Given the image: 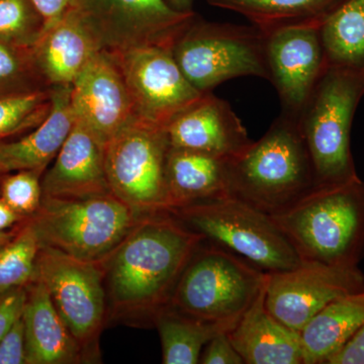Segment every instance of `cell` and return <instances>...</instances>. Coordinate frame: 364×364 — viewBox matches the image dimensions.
Instances as JSON below:
<instances>
[{
  "label": "cell",
  "mask_w": 364,
  "mask_h": 364,
  "mask_svg": "<svg viewBox=\"0 0 364 364\" xmlns=\"http://www.w3.org/2000/svg\"><path fill=\"white\" fill-rule=\"evenodd\" d=\"M70 102L76 121L105 146L135 117L121 69L111 52L93 57L71 85Z\"/></svg>",
  "instance_id": "15"
},
{
  "label": "cell",
  "mask_w": 364,
  "mask_h": 364,
  "mask_svg": "<svg viewBox=\"0 0 364 364\" xmlns=\"http://www.w3.org/2000/svg\"><path fill=\"white\" fill-rule=\"evenodd\" d=\"M166 1L172 9L177 11H182V13L193 11V6L195 0H166Z\"/></svg>",
  "instance_id": "38"
},
{
  "label": "cell",
  "mask_w": 364,
  "mask_h": 364,
  "mask_svg": "<svg viewBox=\"0 0 364 364\" xmlns=\"http://www.w3.org/2000/svg\"><path fill=\"white\" fill-rule=\"evenodd\" d=\"M43 198H85L111 193L105 146L76 121L54 164L42 176Z\"/></svg>",
  "instance_id": "17"
},
{
  "label": "cell",
  "mask_w": 364,
  "mask_h": 364,
  "mask_svg": "<svg viewBox=\"0 0 364 364\" xmlns=\"http://www.w3.org/2000/svg\"><path fill=\"white\" fill-rule=\"evenodd\" d=\"M229 160L170 147L166 161L168 213L229 195Z\"/></svg>",
  "instance_id": "22"
},
{
  "label": "cell",
  "mask_w": 364,
  "mask_h": 364,
  "mask_svg": "<svg viewBox=\"0 0 364 364\" xmlns=\"http://www.w3.org/2000/svg\"><path fill=\"white\" fill-rule=\"evenodd\" d=\"M49 88L36 65L33 48L0 39V95Z\"/></svg>",
  "instance_id": "29"
},
{
  "label": "cell",
  "mask_w": 364,
  "mask_h": 364,
  "mask_svg": "<svg viewBox=\"0 0 364 364\" xmlns=\"http://www.w3.org/2000/svg\"><path fill=\"white\" fill-rule=\"evenodd\" d=\"M267 279V273L203 239L182 272L170 308L208 322L236 324Z\"/></svg>",
  "instance_id": "6"
},
{
  "label": "cell",
  "mask_w": 364,
  "mask_h": 364,
  "mask_svg": "<svg viewBox=\"0 0 364 364\" xmlns=\"http://www.w3.org/2000/svg\"><path fill=\"white\" fill-rule=\"evenodd\" d=\"M45 20V31L58 23L74 6V0H32Z\"/></svg>",
  "instance_id": "36"
},
{
  "label": "cell",
  "mask_w": 364,
  "mask_h": 364,
  "mask_svg": "<svg viewBox=\"0 0 364 364\" xmlns=\"http://www.w3.org/2000/svg\"><path fill=\"white\" fill-rule=\"evenodd\" d=\"M51 88V111L44 121L18 140L0 142V176L21 170L44 174L65 143L76 122L71 85Z\"/></svg>",
  "instance_id": "20"
},
{
  "label": "cell",
  "mask_w": 364,
  "mask_h": 364,
  "mask_svg": "<svg viewBox=\"0 0 364 364\" xmlns=\"http://www.w3.org/2000/svg\"><path fill=\"white\" fill-rule=\"evenodd\" d=\"M169 214L205 240L240 256L263 272H287L301 263L269 215L234 196L193 203Z\"/></svg>",
  "instance_id": "7"
},
{
  "label": "cell",
  "mask_w": 364,
  "mask_h": 364,
  "mask_svg": "<svg viewBox=\"0 0 364 364\" xmlns=\"http://www.w3.org/2000/svg\"><path fill=\"white\" fill-rule=\"evenodd\" d=\"M301 261L358 267L364 257V181L318 186L270 215Z\"/></svg>",
  "instance_id": "2"
},
{
  "label": "cell",
  "mask_w": 364,
  "mask_h": 364,
  "mask_svg": "<svg viewBox=\"0 0 364 364\" xmlns=\"http://www.w3.org/2000/svg\"><path fill=\"white\" fill-rule=\"evenodd\" d=\"M26 299V287L11 289L0 294V340L6 336L14 323L23 316Z\"/></svg>",
  "instance_id": "34"
},
{
  "label": "cell",
  "mask_w": 364,
  "mask_h": 364,
  "mask_svg": "<svg viewBox=\"0 0 364 364\" xmlns=\"http://www.w3.org/2000/svg\"><path fill=\"white\" fill-rule=\"evenodd\" d=\"M28 364L85 363L80 345L74 338L39 279L26 287L23 313Z\"/></svg>",
  "instance_id": "21"
},
{
  "label": "cell",
  "mask_w": 364,
  "mask_h": 364,
  "mask_svg": "<svg viewBox=\"0 0 364 364\" xmlns=\"http://www.w3.org/2000/svg\"><path fill=\"white\" fill-rule=\"evenodd\" d=\"M100 51L97 37L74 7L47 28L33 48L36 65L50 88L71 85Z\"/></svg>",
  "instance_id": "18"
},
{
  "label": "cell",
  "mask_w": 364,
  "mask_h": 364,
  "mask_svg": "<svg viewBox=\"0 0 364 364\" xmlns=\"http://www.w3.org/2000/svg\"><path fill=\"white\" fill-rule=\"evenodd\" d=\"M153 326L159 333L163 363L196 364L208 342L235 324L208 322L167 306L157 314Z\"/></svg>",
  "instance_id": "25"
},
{
  "label": "cell",
  "mask_w": 364,
  "mask_h": 364,
  "mask_svg": "<svg viewBox=\"0 0 364 364\" xmlns=\"http://www.w3.org/2000/svg\"><path fill=\"white\" fill-rule=\"evenodd\" d=\"M200 363L245 364L232 344L228 332L219 333L208 342L200 354Z\"/></svg>",
  "instance_id": "33"
},
{
  "label": "cell",
  "mask_w": 364,
  "mask_h": 364,
  "mask_svg": "<svg viewBox=\"0 0 364 364\" xmlns=\"http://www.w3.org/2000/svg\"><path fill=\"white\" fill-rule=\"evenodd\" d=\"M364 97V72L328 66L298 119L316 188L358 176L351 152L354 114Z\"/></svg>",
  "instance_id": "4"
},
{
  "label": "cell",
  "mask_w": 364,
  "mask_h": 364,
  "mask_svg": "<svg viewBox=\"0 0 364 364\" xmlns=\"http://www.w3.org/2000/svg\"><path fill=\"white\" fill-rule=\"evenodd\" d=\"M170 147L231 160L250 144L247 130L226 100L203 93L166 127Z\"/></svg>",
  "instance_id": "16"
},
{
  "label": "cell",
  "mask_w": 364,
  "mask_h": 364,
  "mask_svg": "<svg viewBox=\"0 0 364 364\" xmlns=\"http://www.w3.org/2000/svg\"><path fill=\"white\" fill-rule=\"evenodd\" d=\"M328 66L364 72V0H347L318 28Z\"/></svg>",
  "instance_id": "26"
},
{
  "label": "cell",
  "mask_w": 364,
  "mask_h": 364,
  "mask_svg": "<svg viewBox=\"0 0 364 364\" xmlns=\"http://www.w3.org/2000/svg\"><path fill=\"white\" fill-rule=\"evenodd\" d=\"M364 325V289L334 299L301 332L304 364H328Z\"/></svg>",
  "instance_id": "23"
},
{
  "label": "cell",
  "mask_w": 364,
  "mask_h": 364,
  "mask_svg": "<svg viewBox=\"0 0 364 364\" xmlns=\"http://www.w3.org/2000/svg\"><path fill=\"white\" fill-rule=\"evenodd\" d=\"M171 51L182 73L202 93L242 76L269 80L267 35L253 25L210 23L196 14Z\"/></svg>",
  "instance_id": "8"
},
{
  "label": "cell",
  "mask_w": 364,
  "mask_h": 364,
  "mask_svg": "<svg viewBox=\"0 0 364 364\" xmlns=\"http://www.w3.org/2000/svg\"><path fill=\"white\" fill-rule=\"evenodd\" d=\"M42 176L33 170L4 174L0 177V198L18 215L31 217L42 203Z\"/></svg>",
  "instance_id": "31"
},
{
  "label": "cell",
  "mask_w": 364,
  "mask_h": 364,
  "mask_svg": "<svg viewBox=\"0 0 364 364\" xmlns=\"http://www.w3.org/2000/svg\"><path fill=\"white\" fill-rule=\"evenodd\" d=\"M52 107V88L0 95V142L39 126Z\"/></svg>",
  "instance_id": "28"
},
{
  "label": "cell",
  "mask_w": 364,
  "mask_h": 364,
  "mask_svg": "<svg viewBox=\"0 0 364 364\" xmlns=\"http://www.w3.org/2000/svg\"><path fill=\"white\" fill-rule=\"evenodd\" d=\"M229 195L272 215L316 188L298 121L280 114L267 133L228 165Z\"/></svg>",
  "instance_id": "3"
},
{
  "label": "cell",
  "mask_w": 364,
  "mask_h": 364,
  "mask_svg": "<svg viewBox=\"0 0 364 364\" xmlns=\"http://www.w3.org/2000/svg\"><path fill=\"white\" fill-rule=\"evenodd\" d=\"M203 240L169 213L144 217L104 261L107 320L153 325Z\"/></svg>",
  "instance_id": "1"
},
{
  "label": "cell",
  "mask_w": 364,
  "mask_h": 364,
  "mask_svg": "<svg viewBox=\"0 0 364 364\" xmlns=\"http://www.w3.org/2000/svg\"><path fill=\"white\" fill-rule=\"evenodd\" d=\"M364 289L358 267L301 261L294 269L267 273L265 304L282 324L301 332L334 299Z\"/></svg>",
  "instance_id": "13"
},
{
  "label": "cell",
  "mask_w": 364,
  "mask_h": 364,
  "mask_svg": "<svg viewBox=\"0 0 364 364\" xmlns=\"http://www.w3.org/2000/svg\"><path fill=\"white\" fill-rule=\"evenodd\" d=\"M26 217L18 215L11 210L4 200L0 198V232L9 231L25 221Z\"/></svg>",
  "instance_id": "37"
},
{
  "label": "cell",
  "mask_w": 364,
  "mask_h": 364,
  "mask_svg": "<svg viewBox=\"0 0 364 364\" xmlns=\"http://www.w3.org/2000/svg\"><path fill=\"white\" fill-rule=\"evenodd\" d=\"M328 364H364V325Z\"/></svg>",
  "instance_id": "35"
},
{
  "label": "cell",
  "mask_w": 364,
  "mask_h": 364,
  "mask_svg": "<svg viewBox=\"0 0 364 364\" xmlns=\"http://www.w3.org/2000/svg\"><path fill=\"white\" fill-rule=\"evenodd\" d=\"M41 243L28 218L16 235L0 247V294L35 282Z\"/></svg>",
  "instance_id": "27"
},
{
  "label": "cell",
  "mask_w": 364,
  "mask_h": 364,
  "mask_svg": "<svg viewBox=\"0 0 364 364\" xmlns=\"http://www.w3.org/2000/svg\"><path fill=\"white\" fill-rule=\"evenodd\" d=\"M73 7L107 52L146 46L172 49L196 16L176 11L166 0H74Z\"/></svg>",
  "instance_id": "11"
},
{
  "label": "cell",
  "mask_w": 364,
  "mask_h": 364,
  "mask_svg": "<svg viewBox=\"0 0 364 364\" xmlns=\"http://www.w3.org/2000/svg\"><path fill=\"white\" fill-rule=\"evenodd\" d=\"M143 218L111 193L70 200L42 198L28 221L41 245L98 262L107 259Z\"/></svg>",
  "instance_id": "5"
},
{
  "label": "cell",
  "mask_w": 364,
  "mask_h": 364,
  "mask_svg": "<svg viewBox=\"0 0 364 364\" xmlns=\"http://www.w3.org/2000/svg\"><path fill=\"white\" fill-rule=\"evenodd\" d=\"M111 53L123 74L136 119L166 128L203 95L182 73L168 48L146 46Z\"/></svg>",
  "instance_id": "12"
},
{
  "label": "cell",
  "mask_w": 364,
  "mask_h": 364,
  "mask_svg": "<svg viewBox=\"0 0 364 364\" xmlns=\"http://www.w3.org/2000/svg\"><path fill=\"white\" fill-rule=\"evenodd\" d=\"M166 128L134 117L105 146L111 193L136 214L168 213Z\"/></svg>",
  "instance_id": "9"
},
{
  "label": "cell",
  "mask_w": 364,
  "mask_h": 364,
  "mask_svg": "<svg viewBox=\"0 0 364 364\" xmlns=\"http://www.w3.org/2000/svg\"><path fill=\"white\" fill-rule=\"evenodd\" d=\"M210 6L245 16L269 35L294 26H320L347 0H207Z\"/></svg>",
  "instance_id": "24"
},
{
  "label": "cell",
  "mask_w": 364,
  "mask_h": 364,
  "mask_svg": "<svg viewBox=\"0 0 364 364\" xmlns=\"http://www.w3.org/2000/svg\"><path fill=\"white\" fill-rule=\"evenodd\" d=\"M18 226L9 230V231L0 232V247L13 238L14 235H16V231H18Z\"/></svg>",
  "instance_id": "39"
},
{
  "label": "cell",
  "mask_w": 364,
  "mask_h": 364,
  "mask_svg": "<svg viewBox=\"0 0 364 364\" xmlns=\"http://www.w3.org/2000/svg\"><path fill=\"white\" fill-rule=\"evenodd\" d=\"M0 177H1V176H0Z\"/></svg>",
  "instance_id": "40"
},
{
  "label": "cell",
  "mask_w": 364,
  "mask_h": 364,
  "mask_svg": "<svg viewBox=\"0 0 364 364\" xmlns=\"http://www.w3.org/2000/svg\"><path fill=\"white\" fill-rule=\"evenodd\" d=\"M44 32V18L32 0H0V39L33 48Z\"/></svg>",
  "instance_id": "30"
},
{
  "label": "cell",
  "mask_w": 364,
  "mask_h": 364,
  "mask_svg": "<svg viewBox=\"0 0 364 364\" xmlns=\"http://www.w3.org/2000/svg\"><path fill=\"white\" fill-rule=\"evenodd\" d=\"M267 282L228 336L245 364H304L301 333L268 311Z\"/></svg>",
  "instance_id": "19"
},
{
  "label": "cell",
  "mask_w": 364,
  "mask_h": 364,
  "mask_svg": "<svg viewBox=\"0 0 364 364\" xmlns=\"http://www.w3.org/2000/svg\"><path fill=\"white\" fill-rule=\"evenodd\" d=\"M0 364H28L23 316L0 340Z\"/></svg>",
  "instance_id": "32"
},
{
  "label": "cell",
  "mask_w": 364,
  "mask_h": 364,
  "mask_svg": "<svg viewBox=\"0 0 364 364\" xmlns=\"http://www.w3.org/2000/svg\"><path fill=\"white\" fill-rule=\"evenodd\" d=\"M320 26H294L267 35L269 80L282 114L298 121L326 69Z\"/></svg>",
  "instance_id": "14"
},
{
  "label": "cell",
  "mask_w": 364,
  "mask_h": 364,
  "mask_svg": "<svg viewBox=\"0 0 364 364\" xmlns=\"http://www.w3.org/2000/svg\"><path fill=\"white\" fill-rule=\"evenodd\" d=\"M47 287L74 338L80 345L85 363L100 359V336L109 316L104 261L72 257L41 245L36 279Z\"/></svg>",
  "instance_id": "10"
}]
</instances>
